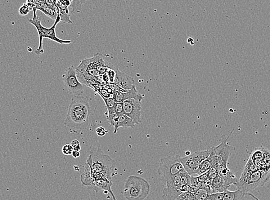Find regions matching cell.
Masks as SVG:
<instances>
[{
	"label": "cell",
	"mask_w": 270,
	"mask_h": 200,
	"mask_svg": "<svg viewBox=\"0 0 270 200\" xmlns=\"http://www.w3.org/2000/svg\"><path fill=\"white\" fill-rule=\"evenodd\" d=\"M116 77L114 82L125 90H129L134 85V81L133 78L129 75L121 72L118 68H115Z\"/></svg>",
	"instance_id": "13"
},
{
	"label": "cell",
	"mask_w": 270,
	"mask_h": 200,
	"mask_svg": "<svg viewBox=\"0 0 270 200\" xmlns=\"http://www.w3.org/2000/svg\"><path fill=\"white\" fill-rule=\"evenodd\" d=\"M150 189V185L145 179L131 176L125 182L123 193L127 199L143 200L149 195Z\"/></svg>",
	"instance_id": "5"
},
{
	"label": "cell",
	"mask_w": 270,
	"mask_h": 200,
	"mask_svg": "<svg viewBox=\"0 0 270 200\" xmlns=\"http://www.w3.org/2000/svg\"><path fill=\"white\" fill-rule=\"evenodd\" d=\"M230 135L227 138L225 136H223L221 143L213 147L214 153L218 157L219 174L223 178L228 188L232 185L236 186L238 182L235 175L227 167L229 158L233 151L235 150V147L228 144Z\"/></svg>",
	"instance_id": "3"
},
{
	"label": "cell",
	"mask_w": 270,
	"mask_h": 200,
	"mask_svg": "<svg viewBox=\"0 0 270 200\" xmlns=\"http://www.w3.org/2000/svg\"><path fill=\"white\" fill-rule=\"evenodd\" d=\"M92 168L93 170L100 172L107 179L112 180V174L116 167V162L109 155L102 153L100 150L92 153Z\"/></svg>",
	"instance_id": "8"
},
{
	"label": "cell",
	"mask_w": 270,
	"mask_h": 200,
	"mask_svg": "<svg viewBox=\"0 0 270 200\" xmlns=\"http://www.w3.org/2000/svg\"><path fill=\"white\" fill-rule=\"evenodd\" d=\"M194 200H205L208 196L209 193L204 188H200L193 191Z\"/></svg>",
	"instance_id": "22"
},
{
	"label": "cell",
	"mask_w": 270,
	"mask_h": 200,
	"mask_svg": "<svg viewBox=\"0 0 270 200\" xmlns=\"http://www.w3.org/2000/svg\"><path fill=\"white\" fill-rule=\"evenodd\" d=\"M136 124L133 121V119L129 118L125 114L120 115L114 126V133L116 134L118 132L119 129L120 128H134Z\"/></svg>",
	"instance_id": "17"
},
{
	"label": "cell",
	"mask_w": 270,
	"mask_h": 200,
	"mask_svg": "<svg viewBox=\"0 0 270 200\" xmlns=\"http://www.w3.org/2000/svg\"><path fill=\"white\" fill-rule=\"evenodd\" d=\"M247 195H250V196L253 197L255 199H258L253 194H246L243 192L242 191L237 189L236 191H229L228 190L225 191L223 200L242 199H244Z\"/></svg>",
	"instance_id": "19"
},
{
	"label": "cell",
	"mask_w": 270,
	"mask_h": 200,
	"mask_svg": "<svg viewBox=\"0 0 270 200\" xmlns=\"http://www.w3.org/2000/svg\"><path fill=\"white\" fill-rule=\"evenodd\" d=\"M71 145L73 146L74 150L80 151L81 147L79 141L77 140H74L71 142Z\"/></svg>",
	"instance_id": "33"
},
{
	"label": "cell",
	"mask_w": 270,
	"mask_h": 200,
	"mask_svg": "<svg viewBox=\"0 0 270 200\" xmlns=\"http://www.w3.org/2000/svg\"><path fill=\"white\" fill-rule=\"evenodd\" d=\"M198 180L201 182V183H204L207 180L209 179V178L207 174V172L203 173V174L199 175V177H197Z\"/></svg>",
	"instance_id": "34"
},
{
	"label": "cell",
	"mask_w": 270,
	"mask_h": 200,
	"mask_svg": "<svg viewBox=\"0 0 270 200\" xmlns=\"http://www.w3.org/2000/svg\"><path fill=\"white\" fill-rule=\"evenodd\" d=\"M182 172L175 176L172 180L166 184V187L163 190L164 199H177L179 195L182 193L181 185Z\"/></svg>",
	"instance_id": "12"
},
{
	"label": "cell",
	"mask_w": 270,
	"mask_h": 200,
	"mask_svg": "<svg viewBox=\"0 0 270 200\" xmlns=\"http://www.w3.org/2000/svg\"><path fill=\"white\" fill-rule=\"evenodd\" d=\"M263 152L262 150L256 149L255 151V152L252 154L251 156V159L252 160H257V159H261L263 158Z\"/></svg>",
	"instance_id": "31"
},
{
	"label": "cell",
	"mask_w": 270,
	"mask_h": 200,
	"mask_svg": "<svg viewBox=\"0 0 270 200\" xmlns=\"http://www.w3.org/2000/svg\"><path fill=\"white\" fill-rule=\"evenodd\" d=\"M88 0H70L71 4L69 7L70 13L73 14L79 12L83 4Z\"/></svg>",
	"instance_id": "21"
},
{
	"label": "cell",
	"mask_w": 270,
	"mask_h": 200,
	"mask_svg": "<svg viewBox=\"0 0 270 200\" xmlns=\"http://www.w3.org/2000/svg\"><path fill=\"white\" fill-rule=\"evenodd\" d=\"M113 97L116 102H123L128 99H138L142 101L143 96L139 94L136 87L134 85L131 89L126 92H115Z\"/></svg>",
	"instance_id": "14"
},
{
	"label": "cell",
	"mask_w": 270,
	"mask_h": 200,
	"mask_svg": "<svg viewBox=\"0 0 270 200\" xmlns=\"http://www.w3.org/2000/svg\"><path fill=\"white\" fill-rule=\"evenodd\" d=\"M109 68L101 55L97 53L92 58L83 59L75 69L80 83L88 86L90 84H100L97 77L106 72Z\"/></svg>",
	"instance_id": "2"
},
{
	"label": "cell",
	"mask_w": 270,
	"mask_h": 200,
	"mask_svg": "<svg viewBox=\"0 0 270 200\" xmlns=\"http://www.w3.org/2000/svg\"><path fill=\"white\" fill-rule=\"evenodd\" d=\"M115 113L118 115L124 114L123 102H116L115 106Z\"/></svg>",
	"instance_id": "28"
},
{
	"label": "cell",
	"mask_w": 270,
	"mask_h": 200,
	"mask_svg": "<svg viewBox=\"0 0 270 200\" xmlns=\"http://www.w3.org/2000/svg\"><path fill=\"white\" fill-rule=\"evenodd\" d=\"M91 106L88 97L74 95L72 97L64 125L74 130H84L89 125Z\"/></svg>",
	"instance_id": "1"
},
{
	"label": "cell",
	"mask_w": 270,
	"mask_h": 200,
	"mask_svg": "<svg viewBox=\"0 0 270 200\" xmlns=\"http://www.w3.org/2000/svg\"><path fill=\"white\" fill-rule=\"evenodd\" d=\"M33 11L34 12V16L33 19H29V21L31 24H32L35 26V28L37 29L39 34V44L38 48L35 52L36 54L37 55H40L44 53L43 48V41L44 38L50 39L51 41L61 44L71 43V41H70V40H63L57 37L56 32L57 26L61 21L59 15L57 16V18L55 20V23H54L51 28H46L42 26L41 22H40L37 15V9L34 8Z\"/></svg>",
	"instance_id": "4"
},
{
	"label": "cell",
	"mask_w": 270,
	"mask_h": 200,
	"mask_svg": "<svg viewBox=\"0 0 270 200\" xmlns=\"http://www.w3.org/2000/svg\"><path fill=\"white\" fill-rule=\"evenodd\" d=\"M210 179L213 180L214 178L219 174L218 162L215 163L209 170L206 172Z\"/></svg>",
	"instance_id": "26"
},
{
	"label": "cell",
	"mask_w": 270,
	"mask_h": 200,
	"mask_svg": "<svg viewBox=\"0 0 270 200\" xmlns=\"http://www.w3.org/2000/svg\"><path fill=\"white\" fill-rule=\"evenodd\" d=\"M141 101L138 99H128L123 102L124 114L133 119L137 125L142 122Z\"/></svg>",
	"instance_id": "11"
},
{
	"label": "cell",
	"mask_w": 270,
	"mask_h": 200,
	"mask_svg": "<svg viewBox=\"0 0 270 200\" xmlns=\"http://www.w3.org/2000/svg\"><path fill=\"white\" fill-rule=\"evenodd\" d=\"M71 155L73 157V158L76 159L79 158L80 157V154L79 151L74 150Z\"/></svg>",
	"instance_id": "36"
},
{
	"label": "cell",
	"mask_w": 270,
	"mask_h": 200,
	"mask_svg": "<svg viewBox=\"0 0 270 200\" xmlns=\"http://www.w3.org/2000/svg\"><path fill=\"white\" fill-rule=\"evenodd\" d=\"M57 6L58 8V10H59L58 15L60 16L61 21L68 24L73 23V21L70 19L69 7L58 1H57Z\"/></svg>",
	"instance_id": "20"
},
{
	"label": "cell",
	"mask_w": 270,
	"mask_h": 200,
	"mask_svg": "<svg viewBox=\"0 0 270 200\" xmlns=\"http://www.w3.org/2000/svg\"><path fill=\"white\" fill-rule=\"evenodd\" d=\"M96 133L98 136L103 137L105 136L106 133L108 132L107 131L105 130V129L102 127H98L96 129Z\"/></svg>",
	"instance_id": "32"
},
{
	"label": "cell",
	"mask_w": 270,
	"mask_h": 200,
	"mask_svg": "<svg viewBox=\"0 0 270 200\" xmlns=\"http://www.w3.org/2000/svg\"><path fill=\"white\" fill-rule=\"evenodd\" d=\"M180 158L179 155L172 154L160 159L157 173L163 183H168L175 176L186 171L180 161Z\"/></svg>",
	"instance_id": "7"
},
{
	"label": "cell",
	"mask_w": 270,
	"mask_h": 200,
	"mask_svg": "<svg viewBox=\"0 0 270 200\" xmlns=\"http://www.w3.org/2000/svg\"><path fill=\"white\" fill-rule=\"evenodd\" d=\"M73 151V146L71 144H65L62 149V153L65 155H71Z\"/></svg>",
	"instance_id": "30"
},
{
	"label": "cell",
	"mask_w": 270,
	"mask_h": 200,
	"mask_svg": "<svg viewBox=\"0 0 270 200\" xmlns=\"http://www.w3.org/2000/svg\"><path fill=\"white\" fill-rule=\"evenodd\" d=\"M224 192L213 193L208 194L206 200H220L223 199Z\"/></svg>",
	"instance_id": "27"
},
{
	"label": "cell",
	"mask_w": 270,
	"mask_h": 200,
	"mask_svg": "<svg viewBox=\"0 0 270 200\" xmlns=\"http://www.w3.org/2000/svg\"><path fill=\"white\" fill-rule=\"evenodd\" d=\"M31 10H33L32 4L28 3L24 4L23 6H22L19 10V14L21 16H26L28 15V13L30 12Z\"/></svg>",
	"instance_id": "25"
},
{
	"label": "cell",
	"mask_w": 270,
	"mask_h": 200,
	"mask_svg": "<svg viewBox=\"0 0 270 200\" xmlns=\"http://www.w3.org/2000/svg\"><path fill=\"white\" fill-rule=\"evenodd\" d=\"M211 149H212V151H211L209 156L202 161L200 164L197 174L200 175L208 171L215 163L218 162V157L214 153L213 148L212 147Z\"/></svg>",
	"instance_id": "15"
},
{
	"label": "cell",
	"mask_w": 270,
	"mask_h": 200,
	"mask_svg": "<svg viewBox=\"0 0 270 200\" xmlns=\"http://www.w3.org/2000/svg\"><path fill=\"white\" fill-rule=\"evenodd\" d=\"M212 151V149L199 151L187 155L186 157L180 158V161L183 164L184 170L191 176L197 174L200 164L204 159L208 158Z\"/></svg>",
	"instance_id": "9"
},
{
	"label": "cell",
	"mask_w": 270,
	"mask_h": 200,
	"mask_svg": "<svg viewBox=\"0 0 270 200\" xmlns=\"http://www.w3.org/2000/svg\"><path fill=\"white\" fill-rule=\"evenodd\" d=\"M191 186L192 187L195 189H199L202 187V184L201 182L198 180L197 177H192L191 176Z\"/></svg>",
	"instance_id": "29"
},
{
	"label": "cell",
	"mask_w": 270,
	"mask_h": 200,
	"mask_svg": "<svg viewBox=\"0 0 270 200\" xmlns=\"http://www.w3.org/2000/svg\"><path fill=\"white\" fill-rule=\"evenodd\" d=\"M210 188L211 193L224 192L228 189L223 178L219 174L211 180Z\"/></svg>",
	"instance_id": "18"
},
{
	"label": "cell",
	"mask_w": 270,
	"mask_h": 200,
	"mask_svg": "<svg viewBox=\"0 0 270 200\" xmlns=\"http://www.w3.org/2000/svg\"><path fill=\"white\" fill-rule=\"evenodd\" d=\"M103 101L105 102L106 105L108 115L116 114L115 110V106L116 102L114 99V97L111 96L105 98V97H102Z\"/></svg>",
	"instance_id": "23"
},
{
	"label": "cell",
	"mask_w": 270,
	"mask_h": 200,
	"mask_svg": "<svg viewBox=\"0 0 270 200\" xmlns=\"http://www.w3.org/2000/svg\"><path fill=\"white\" fill-rule=\"evenodd\" d=\"M62 79L66 90L70 94L81 95L83 94V84L79 81L74 66H71L66 69Z\"/></svg>",
	"instance_id": "10"
},
{
	"label": "cell",
	"mask_w": 270,
	"mask_h": 200,
	"mask_svg": "<svg viewBox=\"0 0 270 200\" xmlns=\"http://www.w3.org/2000/svg\"><path fill=\"white\" fill-rule=\"evenodd\" d=\"M257 166L254 163L253 160L251 158L247 162L244 171L242 172L249 173L258 170Z\"/></svg>",
	"instance_id": "24"
},
{
	"label": "cell",
	"mask_w": 270,
	"mask_h": 200,
	"mask_svg": "<svg viewBox=\"0 0 270 200\" xmlns=\"http://www.w3.org/2000/svg\"><path fill=\"white\" fill-rule=\"evenodd\" d=\"M270 171L258 169L254 171L242 172L236 185L237 188L246 194L253 195L250 192L256 188L263 186L269 180Z\"/></svg>",
	"instance_id": "6"
},
{
	"label": "cell",
	"mask_w": 270,
	"mask_h": 200,
	"mask_svg": "<svg viewBox=\"0 0 270 200\" xmlns=\"http://www.w3.org/2000/svg\"><path fill=\"white\" fill-rule=\"evenodd\" d=\"M57 1L60 2L62 4H64V5L68 7H70L71 4L70 0H57Z\"/></svg>",
	"instance_id": "35"
},
{
	"label": "cell",
	"mask_w": 270,
	"mask_h": 200,
	"mask_svg": "<svg viewBox=\"0 0 270 200\" xmlns=\"http://www.w3.org/2000/svg\"><path fill=\"white\" fill-rule=\"evenodd\" d=\"M93 186L97 189H102L104 191H106L107 192H109L113 197L114 199H116L115 195L112 191V180L107 179L105 176H103L99 179L93 180Z\"/></svg>",
	"instance_id": "16"
}]
</instances>
